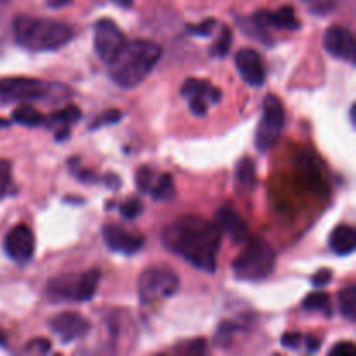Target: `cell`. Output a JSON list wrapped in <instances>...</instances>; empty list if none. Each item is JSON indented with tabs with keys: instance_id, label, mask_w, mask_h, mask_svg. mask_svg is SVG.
I'll return each mask as SVG.
<instances>
[{
	"instance_id": "cell-1",
	"label": "cell",
	"mask_w": 356,
	"mask_h": 356,
	"mask_svg": "<svg viewBox=\"0 0 356 356\" xmlns=\"http://www.w3.org/2000/svg\"><path fill=\"white\" fill-rule=\"evenodd\" d=\"M222 232L216 222L197 216H186L170 222L162 232L167 250L183 257L204 273H214L221 249Z\"/></svg>"
},
{
	"instance_id": "cell-2",
	"label": "cell",
	"mask_w": 356,
	"mask_h": 356,
	"mask_svg": "<svg viewBox=\"0 0 356 356\" xmlns=\"http://www.w3.org/2000/svg\"><path fill=\"white\" fill-rule=\"evenodd\" d=\"M162 58V47L152 40L125 42L117 58L108 65L111 80L124 89L138 87Z\"/></svg>"
},
{
	"instance_id": "cell-3",
	"label": "cell",
	"mask_w": 356,
	"mask_h": 356,
	"mask_svg": "<svg viewBox=\"0 0 356 356\" xmlns=\"http://www.w3.org/2000/svg\"><path fill=\"white\" fill-rule=\"evenodd\" d=\"M13 31L17 45L33 52L58 51L73 38L70 24L47 17L17 16L13 21Z\"/></svg>"
},
{
	"instance_id": "cell-4",
	"label": "cell",
	"mask_w": 356,
	"mask_h": 356,
	"mask_svg": "<svg viewBox=\"0 0 356 356\" xmlns=\"http://www.w3.org/2000/svg\"><path fill=\"white\" fill-rule=\"evenodd\" d=\"M70 96H72L70 89L61 83H49L30 76H10L0 80L2 103H31V101L61 103Z\"/></svg>"
},
{
	"instance_id": "cell-5",
	"label": "cell",
	"mask_w": 356,
	"mask_h": 356,
	"mask_svg": "<svg viewBox=\"0 0 356 356\" xmlns=\"http://www.w3.org/2000/svg\"><path fill=\"white\" fill-rule=\"evenodd\" d=\"M277 266V254L268 240L249 238L242 252L232 264L233 277L240 282H263L270 277Z\"/></svg>"
},
{
	"instance_id": "cell-6",
	"label": "cell",
	"mask_w": 356,
	"mask_h": 356,
	"mask_svg": "<svg viewBox=\"0 0 356 356\" xmlns=\"http://www.w3.org/2000/svg\"><path fill=\"white\" fill-rule=\"evenodd\" d=\"M99 282V268L79 275H61L49 280L47 296L54 302H87L96 296Z\"/></svg>"
},
{
	"instance_id": "cell-7",
	"label": "cell",
	"mask_w": 356,
	"mask_h": 356,
	"mask_svg": "<svg viewBox=\"0 0 356 356\" xmlns=\"http://www.w3.org/2000/svg\"><path fill=\"white\" fill-rule=\"evenodd\" d=\"M179 277L167 266H149L139 275L138 296L141 305L162 301L179 291Z\"/></svg>"
},
{
	"instance_id": "cell-8",
	"label": "cell",
	"mask_w": 356,
	"mask_h": 356,
	"mask_svg": "<svg viewBox=\"0 0 356 356\" xmlns=\"http://www.w3.org/2000/svg\"><path fill=\"white\" fill-rule=\"evenodd\" d=\"M285 127V108L282 104L280 97L270 96L264 97L263 103V115H261L259 125L256 129L254 136V145L257 152L266 153L273 148L280 139L282 132Z\"/></svg>"
},
{
	"instance_id": "cell-9",
	"label": "cell",
	"mask_w": 356,
	"mask_h": 356,
	"mask_svg": "<svg viewBox=\"0 0 356 356\" xmlns=\"http://www.w3.org/2000/svg\"><path fill=\"white\" fill-rule=\"evenodd\" d=\"M127 38H125L124 31L115 24V21L99 19L94 24V51L106 66L117 58Z\"/></svg>"
},
{
	"instance_id": "cell-10",
	"label": "cell",
	"mask_w": 356,
	"mask_h": 356,
	"mask_svg": "<svg viewBox=\"0 0 356 356\" xmlns=\"http://www.w3.org/2000/svg\"><path fill=\"white\" fill-rule=\"evenodd\" d=\"M49 329L54 336L59 337L63 344H72L73 341L82 339L89 334V322L79 313H59L49 322Z\"/></svg>"
},
{
	"instance_id": "cell-11",
	"label": "cell",
	"mask_w": 356,
	"mask_h": 356,
	"mask_svg": "<svg viewBox=\"0 0 356 356\" xmlns=\"http://www.w3.org/2000/svg\"><path fill=\"white\" fill-rule=\"evenodd\" d=\"M3 250L16 263H28L35 254L33 232L26 225H17L3 240Z\"/></svg>"
},
{
	"instance_id": "cell-12",
	"label": "cell",
	"mask_w": 356,
	"mask_h": 356,
	"mask_svg": "<svg viewBox=\"0 0 356 356\" xmlns=\"http://www.w3.org/2000/svg\"><path fill=\"white\" fill-rule=\"evenodd\" d=\"M101 235L108 249L117 254H124V256H134L145 245V236L129 233L118 225H104Z\"/></svg>"
},
{
	"instance_id": "cell-13",
	"label": "cell",
	"mask_w": 356,
	"mask_h": 356,
	"mask_svg": "<svg viewBox=\"0 0 356 356\" xmlns=\"http://www.w3.org/2000/svg\"><path fill=\"white\" fill-rule=\"evenodd\" d=\"M323 47L334 58L355 65V38L348 28L330 26L323 35Z\"/></svg>"
},
{
	"instance_id": "cell-14",
	"label": "cell",
	"mask_w": 356,
	"mask_h": 356,
	"mask_svg": "<svg viewBox=\"0 0 356 356\" xmlns=\"http://www.w3.org/2000/svg\"><path fill=\"white\" fill-rule=\"evenodd\" d=\"M235 65L243 82L249 83L250 87H261L266 80L263 59L254 49H240L235 54Z\"/></svg>"
},
{
	"instance_id": "cell-15",
	"label": "cell",
	"mask_w": 356,
	"mask_h": 356,
	"mask_svg": "<svg viewBox=\"0 0 356 356\" xmlns=\"http://www.w3.org/2000/svg\"><path fill=\"white\" fill-rule=\"evenodd\" d=\"M216 225L221 228V232L228 233L229 238L235 243H245L250 238L249 225L243 221L242 216L232 207H222L219 209L216 214Z\"/></svg>"
},
{
	"instance_id": "cell-16",
	"label": "cell",
	"mask_w": 356,
	"mask_h": 356,
	"mask_svg": "<svg viewBox=\"0 0 356 356\" xmlns=\"http://www.w3.org/2000/svg\"><path fill=\"white\" fill-rule=\"evenodd\" d=\"M329 245L332 252L339 257H348L356 249V232L353 226L339 225L330 233Z\"/></svg>"
},
{
	"instance_id": "cell-17",
	"label": "cell",
	"mask_w": 356,
	"mask_h": 356,
	"mask_svg": "<svg viewBox=\"0 0 356 356\" xmlns=\"http://www.w3.org/2000/svg\"><path fill=\"white\" fill-rule=\"evenodd\" d=\"M181 94L184 97H204L207 103L218 104L221 101L222 94L221 89L212 86L207 80L200 79H186L184 80L183 87H181Z\"/></svg>"
},
{
	"instance_id": "cell-18",
	"label": "cell",
	"mask_w": 356,
	"mask_h": 356,
	"mask_svg": "<svg viewBox=\"0 0 356 356\" xmlns=\"http://www.w3.org/2000/svg\"><path fill=\"white\" fill-rule=\"evenodd\" d=\"M259 16L268 28L273 26L278 28V30L289 31H294L301 28V23H299L298 17H296V13L292 7H282V9L275 10V13L263 10V13H259Z\"/></svg>"
},
{
	"instance_id": "cell-19",
	"label": "cell",
	"mask_w": 356,
	"mask_h": 356,
	"mask_svg": "<svg viewBox=\"0 0 356 356\" xmlns=\"http://www.w3.org/2000/svg\"><path fill=\"white\" fill-rule=\"evenodd\" d=\"M13 122L24 125V127H40V125L45 124V117L40 111L31 108L30 104L21 103V106H17L13 111Z\"/></svg>"
},
{
	"instance_id": "cell-20",
	"label": "cell",
	"mask_w": 356,
	"mask_h": 356,
	"mask_svg": "<svg viewBox=\"0 0 356 356\" xmlns=\"http://www.w3.org/2000/svg\"><path fill=\"white\" fill-rule=\"evenodd\" d=\"M242 30L245 31L247 35H250V38H256V40L264 42L266 45L273 44V38H271V35H270V31H268V26L264 24V21L261 19L259 13L254 14V16L249 17L247 21H243Z\"/></svg>"
},
{
	"instance_id": "cell-21",
	"label": "cell",
	"mask_w": 356,
	"mask_h": 356,
	"mask_svg": "<svg viewBox=\"0 0 356 356\" xmlns=\"http://www.w3.org/2000/svg\"><path fill=\"white\" fill-rule=\"evenodd\" d=\"M302 308L306 312H318L325 316H332V301H330V296L327 292L318 291L306 296V299L302 301Z\"/></svg>"
},
{
	"instance_id": "cell-22",
	"label": "cell",
	"mask_w": 356,
	"mask_h": 356,
	"mask_svg": "<svg viewBox=\"0 0 356 356\" xmlns=\"http://www.w3.org/2000/svg\"><path fill=\"white\" fill-rule=\"evenodd\" d=\"M149 195L155 198L156 202H169L176 197V186H174V181L169 174H162L159 179H155Z\"/></svg>"
},
{
	"instance_id": "cell-23",
	"label": "cell",
	"mask_w": 356,
	"mask_h": 356,
	"mask_svg": "<svg viewBox=\"0 0 356 356\" xmlns=\"http://www.w3.org/2000/svg\"><path fill=\"white\" fill-rule=\"evenodd\" d=\"M80 118H82V111H80L79 108H76V106H66V108H61V110L54 111L51 117L45 118V122H47V124H51V125L58 124V125H61V127H63V125H66V127H68V125L79 122Z\"/></svg>"
},
{
	"instance_id": "cell-24",
	"label": "cell",
	"mask_w": 356,
	"mask_h": 356,
	"mask_svg": "<svg viewBox=\"0 0 356 356\" xmlns=\"http://www.w3.org/2000/svg\"><path fill=\"white\" fill-rule=\"evenodd\" d=\"M339 309L341 315L348 320L355 318L356 313V287L355 285H348L346 289L339 292Z\"/></svg>"
},
{
	"instance_id": "cell-25",
	"label": "cell",
	"mask_w": 356,
	"mask_h": 356,
	"mask_svg": "<svg viewBox=\"0 0 356 356\" xmlns=\"http://www.w3.org/2000/svg\"><path fill=\"white\" fill-rule=\"evenodd\" d=\"M236 179L245 188L254 186V183H256V165H254L252 159L245 156V159L240 160L238 165H236Z\"/></svg>"
},
{
	"instance_id": "cell-26",
	"label": "cell",
	"mask_w": 356,
	"mask_h": 356,
	"mask_svg": "<svg viewBox=\"0 0 356 356\" xmlns=\"http://www.w3.org/2000/svg\"><path fill=\"white\" fill-rule=\"evenodd\" d=\"M233 44V31L229 26H221V33H219L218 40L212 45V56L216 58H225L229 54Z\"/></svg>"
},
{
	"instance_id": "cell-27",
	"label": "cell",
	"mask_w": 356,
	"mask_h": 356,
	"mask_svg": "<svg viewBox=\"0 0 356 356\" xmlns=\"http://www.w3.org/2000/svg\"><path fill=\"white\" fill-rule=\"evenodd\" d=\"M238 330H240V325H236L235 322H229V320L228 322H222L221 325L218 327V330H216L214 344L219 348H228Z\"/></svg>"
},
{
	"instance_id": "cell-28",
	"label": "cell",
	"mask_w": 356,
	"mask_h": 356,
	"mask_svg": "<svg viewBox=\"0 0 356 356\" xmlns=\"http://www.w3.org/2000/svg\"><path fill=\"white\" fill-rule=\"evenodd\" d=\"M10 186H13V167L7 160L0 159V200L9 195Z\"/></svg>"
},
{
	"instance_id": "cell-29",
	"label": "cell",
	"mask_w": 356,
	"mask_h": 356,
	"mask_svg": "<svg viewBox=\"0 0 356 356\" xmlns=\"http://www.w3.org/2000/svg\"><path fill=\"white\" fill-rule=\"evenodd\" d=\"M305 3L312 14H316V16H325V14L332 13L337 0H305Z\"/></svg>"
},
{
	"instance_id": "cell-30",
	"label": "cell",
	"mask_w": 356,
	"mask_h": 356,
	"mask_svg": "<svg viewBox=\"0 0 356 356\" xmlns=\"http://www.w3.org/2000/svg\"><path fill=\"white\" fill-rule=\"evenodd\" d=\"M153 183H155V176H153V170L149 167H141L136 172V184H138L139 191L143 193H149Z\"/></svg>"
},
{
	"instance_id": "cell-31",
	"label": "cell",
	"mask_w": 356,
	"mask_h": 356,
	"mask_svg": "<svg viewBox=\"0 0 356 356\" xmlns=\"http://www.w3.org/2000/svg\"><path fill=\"white\" fill-rule=\"evenodd\" d=\"M120 118H122V111L111 108V110L104 111L103 115H99V117L96 118V122H94V124H90V131H96V129L104 127V125L118 124V122H120Z\"/></svg>"
},
{
	"instance_id": "cell-32",
	"label": "cell",
	"mask_w": 356,
	"mask_h": 356,
	"mask_svg": "<svg viewBox=\"0 0 356 356\" xmlns=\"http://www.w3.org/2000/svg\"><path fill=\"white\" fill-rule=\"evenodd\" d=\"M118 211H120V214L124 216V219L132 221V219H138L139 216H141L143 204L139 200H136V198H131V200H127L125 204H122Z\"/></svg>"
},
{
	"instance_id": "cell-33",
	"label": "cell",
	"mask_w": 356,
	"mask_h": 356,
	"mask_svg": "<svg viewBox=\"0 0 356 356\" xmlns=\"http://www.w3.org/2000/svg\"><path fill=\"white\" fill-rule=\"evenodd\" d=\"M216 26H218V21L211 17V19H205L198 24H188L186 30L190 31V33L197 35V37H209V35L214 31Z\"/></svg>"
},
{
	"instance_id": "cell-34",
	"label": "cell",
	"mask_w": 356,
	"mask_h": 356,
	"mask_svg": "<svg viewBox=\"0 0 356 356\" xmlns=\"http://www.w3.org/2000/svg\"><path fill=\"white\" fill-rule=\"evenodd\" d=\"M280 343L282 346L287 348V350H299V348L305 344V336L299 332H287L282 336Z\"/></svg>"
},
{
	"instance_id": "cell-35",
	"label": "cell",
	"mask_w": 356,
	"mask_h": 356,
	"mask_svg": "<svg viewBox=\"0 0 356 356\" xmlns=\"http://www.w3.org/2000/svg\"><path fill=\"white\" fill-rule=\"evenodd\" d=\"M188 106L195 117H205L209 110V103L204 97H188Z\"/></svg>"
},
{
	"instance_id": "cell-36",
	"label": "cell",
	"mask_w": 356,
	"mask_h": 356,
	"mask_svg": "<svg viewBox=\"0 0 356 356\" xmlns=\"http://www.w3.org/2000/svg\"><path fill=\"white\" fill-rule=\"evenodd\" d=\"M355 353H356L355 344L348 343V341H344V343H337L336 346L330 350V355L334 356H353Z\"/></svg>"
},
{
	"instance_id": "cell-37",
	"label": "cell",
	"mask_w": 356,
	"mask_h": 356,
	"mask_svg": "<svg viewBox=\"0 0 356 356\" xmlns=\"http://www.w3.org/2000/svg\"><path fill=\"white\" fill-rule=\"evenodd\" d=\"M52 350V344L47 339H33L28 344L26 351H37V353H49Z\"/></svg>"
},
{
	"instance_id": "cell-38",
	"label": "cell",
	"mask_w": 356,
	"mask_h": 356,
	"mask_svg": "<svg viewBox=\"0 0 356 356\" xmlns=\"http://www.w3.org/2000/svg\"><path fill=\"white\" fill-rule=\"evenodd\" d=\"M205 348H207V344H205L204 339H197V341H191V343L186 344V348L184 350H181L183 353L186 355H202L205 353Z\"/></svg>"
},
{
	"instance_id": "cell-39",
	"label": "cell",
	"mask_w": 356,
	"mask_h": 356,
	"mask_svg": "<svg viewBox=\"0 0 356 356\" xmlns=\"http://www.w3.org/2000/svg\"><path fill=\"white\" fill-rule=\"evenodd\" d=\"M330 280H332V271L322 270L312 278V284H313V287H325Z\"/></svg>"
},
{
	"instance_id": "cell-40",
	"label": "cell",
	"mask_w": 356,
	"mask_h": 356,
	"mask_svg": "<svg viewBox=\"0 0 356 356\" xmlns=\"http://www.w3.org/2000/svg\"><path fill=\"white\" fill-rule=\"evenodd\" d=\"M104 184H106L108 188H110V190H118V188H120V184H122V181H120V177L117 176V174H106V176H104Z\"/></svg>"
},
{
	"instance_id": "cell-41",
	"label": "cell",
	"mask_w": 356,
	"mask_h": 356,
	"mask_svg": "<svg viewBox=\"0 0 356 356\" xmlns=\"http://www.w3.org/2000/svg\"><path fill=\"white\" fill-rule=\"evenodd\" d=\"M75 176H76V179H80L82 183H94V181H96V176H94L92 170L79 169V170H75Z\"/></svg>"
},
{
	"instance_id": "cell-42",
	"label": "cell",
	"mask_w": 356,
	"mask_h": 356,
	"mask_svg": "<svg viewBox=\"0 0 356 356\" xmlns=\"http://www.w3.org/2000/svg\"><path fill=\"white\" fill-rule=\"evenodd\" d=\"M305 341H306V350H308V353H316V351L320 350V341L316 339V337H313V336H308V337H305Z\"/></svg>"
},
{
	"instance_id": "cell-43",
	"label": "cell",
	"mask_w": 356,
	"mask_h": 356,
	"mask_svg": "<svg viewBox=\"0 0 356 356\" xmlns=\"http://www.w3.org/2000/svg\"><path fill=\"white\" fill-rule=\"evenodd\" d=\"M70 138V127L63 125L58 132H56V141H65V139Z\"/></svg>"
},
{
	"instance_id": "cell-44",
	"label": "cell",
	"mask_w": 356,
	"mask_h": 356,
	"mask_svg": "<svg viewBox=\"0 0 356 356\" xmlns=\"http://www.w3.org/2000/svg\"><path fill=\"white\" fill-rule=\"evenodd\" d=\"M70 2H72V0H47V3L52 7V9H59V7L63 6H68Z\"/></svg>"
},
{
	"instance_id": "cell-45",
	"label": "cell",
	"mask_w": 356,
	"mask_h": 356,
	"mask_svg": "<svg viewBox=\"0 0 356 356\" xmlns=\"http://www.w3.org/2000/svg\"><path fill=\"white\" fill-rule=\"evenodd\" d=\"M111 2L118 7H124V9H129L132 6V0H111Z\"/></svg>"
},
{
	"instance_id": "cell-46",
	"label": "cell",
	"mask_w": 356,
	"mask_h": 356,
	"mask_svg": "<svg viewBox=\"0 0 356 356\" xmlns=\"http://www.w3.org/2000/svg\"><path fill=\"white\" fill-rule=\"evenodd\" d=\"M350 118H351V124H355V104H351L350 108Z\"/></svg>"
},
{
	"instance_id": "cell-47",
	"label": "cell",
	"mask_w": 356,
	"mask_h": 356,
	"mask_svg": "<svg viewBox=\"0 0 356 356\" xmlns=\"http://www.w3.org/2000/svg\"><path fill=\"white\" fill-rule=\"evenodd\" d=\"M3 343H6V337H3V334L0 332V346H3Z\"/></svg>"
}]
</instances>
